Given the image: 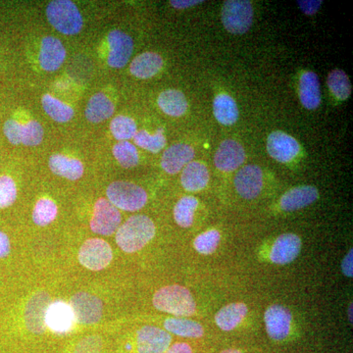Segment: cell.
<instances>
[{
    "mask_svg": "<svg viewBox=\"0 0 353 353\" xmlns=\"http://www.w3.org/2000/svg\"><path fill=\"white\" fill-rule=\"evenodd\" d=\"M213 112L216 120L224 126H232L239 119V108L231 95L220 94L213 102Z\"/></svg>",
    "mask_w": 353,
    "mask_h": 353,
    "instance_id": "obj_28",
    "label": "cell"
},
{
    "mask_svg": "<svg viewBox=\"0 0 353 353\" xmlns=\"http://www.w3.org/2000/svg\"><path fill=\"white\" fill-rule=\"evenodd\" d=\"M44 130L41 123L32 120L23 125L22 143L26 146H37L43 141Z\"/></svg>",
    "mask_w": 353,
    "mask_h": 353,
    "instance_id": "obj_38",
    "label": "cell"
},
{
    "mask_svg": "<svg viewBox=\"0 0 353 353\" xmlns=\"http://www.w3.org/2000/svg\"><path fill=\"white\" fill-rule=\"evenodd\" d=\"M75 320L73 308L69 303L57 301L48 305L46 314V326L54 333H68L73 329Z\"/></svg>",
    "mask_w": 353,
    "mask_h": 353,
    "instance_id": "obj_16",
    "label": "cell"
},
{
    "mask_svg": "<svg viewBox=\"0 0 353 353\" xmlns=\"http://www.w3.org/2000/svg\"><path fill=\"white\" fill-rule=\"evenodd\" d=\"M77 321L83 325H92L101 321L103 304L99 297L88 292H78L71 299Z\"/></svg>",
    "mask_w": 353,
    "mask_h": 353,
    "instance_id": "obj_8",
    "label": "cell"
},
{
    "mask_svg": "<svg viewBox=\"0 0 353 353\" xmlns=\"http://www.w3.org/2000/svg\"><path fill=\"white\" fill-rule=\"evenodd\" d=\"M112 259V248L108 241L101 239L88 240L79 250V261L90 271L106 268Z\"/></svg>",
    "mask_w": 353,
    "mask_h": 353,
    "instance_id": "obj_6",
    "label": "cell"
},
{
    "mask_svg": "<svg viewBox=\"0 0 353 353\" xmlns=\"http://www.w3.org/2000/svg\"><path fill=\"white\" fill-rule=\"evenodd\" d=\"M245 160L243 145L234 139H225L216 150L214 163L216 168L222 172H233L240 168Z\"/></svg>",
    "mask_w": 353,
    "mask_h": 353,
    "instance_id": "obj_15",
    "label": "cell"
},
{
    "mask_svg": "<svg viewBox=\"0 0 353 353\" xmlns=\"http://www.w3.org/2000/svg\"><path fill=\"white\" fill-rule=\"evenodd\" d=\"M108 201L121 210H141L148 203V194L139 185L125 181H116L108 185L106 190Z\"/></svg>",
    "mask_w": 353,
    "mask_h": 353,
    "instance_id": "obj_4",
    "label": "cell"
},
{
    "mask_svg": "<svg viewBox=\"0 0 353 353\" xmlns=\"http://www.w3.org/2000/svg\"><path fill=\"white\" fill-rule=\"evenodd\" d=\"M164 327L168 333L183 336V338L199 339L201 338L204 334L201 324L187 318H168L164 322Z\"/></svg>",
    "mask_w": 353,
    "mask_h": 353,
    "instance_id": "obj_29",
    "label": "cell"
},
{
    "mask_svg": "<svg viewBox=\"0 0 353 353\" xmlns=\"http://www.w3.org/2000/svg\"><path fill=\"white\" fill-rule=\"evenodd\" d=\"M157 233L154 222L145 215H134L116 232V243L124 252L143 250Z\"/></svg>",
    "mask_w": 353,
    "mask_h": 353,
    "instance_id": "obj_1",
    "label": "cell"
},
{
    "mask_svg": "<svg viewBox=\"0 0 353 353\" xmlns=\"http://www.w3.org/2000/svg\"><path fill=\"white\" fill-rule=\"evenodd\" d=\"M297 4H299V8H301V10L303 11L304 14H306V15L311 16L314 15V14L317 13L318 11H319V9L321 8L322 6V1H317V0H315V1H312V0H307V1H305V0H299V1H297Z\"/></svg>",
    "mask_w": 353,
    "mask_h": 353,
    "instance_id": "obj_42",
    "label": "cell"
},
{
    "mask_svg": "<svg viewBox=\"0 0 353 353\" xmlns=\"http://www.w3.org/2000/svg\"><path fill=\"white\" fill-rule=\"evenodd\" d=\"M165 353H192V350L188 343H176L171 345Z\"/></svg>",
    "mask_w": 353,
    "mask_h": 353,
    "instance_id": "obj_46",
    "label": "cell"
},
{
    "mask_svg": "<svg viewBox=\"0 0 353 353\" xmlns=\"http://www.w3.org/2000/svg\"><path fill=\"white\" fill-rule=\"evenodd\" d=\"M163 66V59L158 53L143 52L132 60L130 72L136 78L146 80L159 73Z\"/></svg>",
    "mask_w": 353,
    "mask_h": 353,
    "instance_id": "obj_23",
    "label": "cell"
},
{
    "mask_svg": "<svg viewBox=\"0 0 353 353\" xmlns=\"http://www.w3.org/2000/svg\"><path fill=\"white\" fill-rule=\"evenodd\" d=\"M201 0H172L171 6L176 9H187L201 4Z\"/></svg>",
    "mask_w": 353,
    "mask_h": 353,
    "instance_id": "obj_45",
    "label": "cell"
},
{
    "mask_svg": "<svg viewBox=\"0 0 353 353\" xmlns=\"http://www.w3.org/2000/svg\"><path fill=\"white\" fill-rule=\"evenodd\" d=\"M292 315L290 309L273 304L265 311L264 322L267 334L274 341H283L287 339L292 326Z\"/></svg>",
    "mask_w": 353,
    "mask_h": 353,
    "instance_id": "obj_10",
    "label": "cell"
},
{
    "mask_svg": "<svg viewBox=\"0 0 353 353\" xmlns=\"http://www.w3.org/2000/svg\"><path fill=\"white\" fill-rule=\"evenodd\" d=\"M122 222L119 209L115 208L108 199H99L94 204V215L90 220V229L101 236H111L117 232Z\"/></svg>",
    "mask_w": 353,
    "mask_h": 353,
    "instance_id": "obj_7",
    "label": "cell"
},
{
    "mask_svg": "<svg viewBox=\"0 0 353 353\" xmlns=\"http://www.w3.org/2000/svg\"><path fill=\"white\" fill-rule=\"evenodd\" d=\"M23 125L14 119L7 120L4 124L3 132L9 143L14 145L22 143Z\"/></svg>",
    "mask_w": 353,
    "mask_h": 353,
    "instance_id": "obj_40",
    "label": "cell"
},
{
    "mask_svg": "<svg viewBox=\"0 0 353 353\" xmlns=\"http://www.w3.org/2000/svg\"><path fill=\"white\" fill-rule=\"evenodd\" d=\"M171 334L155 326H143L137 333L138 353H165L170 347Z\"/></svg>",
    "mask_w": 353,
    "mask_h": 353,
    "instance_id": "obj_12",
    "label": "cell"
},
{
    "mask_svg": "<svg viewBox=\"0 0 353 353\" xmlns=\"http://www.w3.org/2000/svg\"><path fill=\"white\" fill-rule=\"evenodd\" d=\"M319 199V192L313 185H301L288 190L281 197V208L287 212L307 208Z\"/></svg>",
    "mask_w": 353,
    "mask_h": 353,
    "instance_id": "obj_20",
    "label": "cell"
},
{
    "mask_svg": "<svg viewBox=\"0 0 353 353\" xmlns=\"http://www.w3.org/2000/svg\"><path fill=\"white\" fill-rule=\"evenodd\" d=\"M99 340L95 338L87 339L80 343L77 347L75 353H99Z\"/></svg>",
    "mask_w": 353,
    "mask_h": 353,
    "instance_id": "obj_41",
    "label": "cell"
},
{
    "mask_svg": "<svg viewBox=\"0 0 353 353\" xmlns=\"http://www.w3.org/2000/svg\"><path fill=\"white\" fill-rule=\"evenodd\" d=\"M48 22L65 36H75L82 31V14L74 2L70 0H54L46 7Z\"/></svg>",
    "mask_w": 353,
    "mask_h": 353,
    "instance_id": "obj_3",
    "label": "cell"
},
{
    "mask_svg": "<svg viewBox=\"0 0 353 353\" xmlns=\"http://www.w3.org/2000/svg\"><path fill=\"white\" fill-rule=\"evenodd\" d=\"M352 307H353V304L350 303V307H348V319H350V322L352 323V311H353Z\"/></svg>",
    "mask_w": 353,
    "mask_h": 353,
    "instance_id": "obj_47",
    "label": "cell"
},
{
    "mask_svg": "<svg viewBox=\"0 0 353 353\" xmlns=\"http://www.w3.org/2000/svg\"><path fill=\"white\" fill-rule=\"evenodd\" d=\"M299 99L303 108L315 110L321 104L320 81L314 72H304L299 80Z\"/></svg>",
    "mask_w": 353,
    "mask_h": 353,
    "instance_id": "obj_21",
    "label": "cell"
},
{
    "mask_svg": "<svg viewBox=\"0 0 353 353\" xmlns=\"http://www.w3.org/2000/svg\"><path fill=\"white\" fill-rule=\"evenodd\" d=\"M157 103L160 109L171 117H181L187 112L189 106L185 94L178 90H164L158 97Z\"/></svg>",
    "mask_w": 353,
    "mask_h": 353,
    "instance_id": "obj_27",
    "label": "cell"
},
{
    "mask_svg": "<svg viewBox=\"0 0 353 353\" xmlns=\"http://www.w3.org/2000/svg\"><path fill=\"white\" fill-rule=\"evenodd\" d=\"M221 234L217 230H209L197 236L194 246L202 255H210L216 252L220 245Z\"/></svg>",
    "mask_w": 353,
    "mask_h": 353,
    "instance_id": "obj_37",
    "label": "cell"
},
{
    "mask_svg": "<svg viewBox=\"0 0 353 353\" xmlns=\"http://www.w3.org/2000/svg\"><path fill=\"white\" fill-rule=\"evenodd\" d=\"M57 203L50 199H41L37 202L32 211V221L39 227L48 226L57 217Z\"/></svg>",
    "mask_w": 353,
    "mask_h": 353,
    "instance_id": "obj_35",
    "label": "cell"
},
{
    "mask_svg": "<svg viewBox=\"0 0 353 353\" xmlns=\"http://www.w3.org/2000/svg\"><path fill=\"white\" fill-rule=\"evenodd\" d=\"M234 188L243 199H256L263 189V172L257 165H246L234 176Z\"/></svg>",
    "mask_w": 353,
    "mask_h": 353,
    "instance_id": "obj_11",
    "label": "cell"
},
{
    "mask_svg": "<svg viewBox=\"0 0 353 353\" xmlns=\"http://www.w3.org/2000/svg\"><path fill=\"white\" fill-rule=\"evenodd\" d=\"M199 208V199L192 196H183L176 202L174 208V219L176 225L182 228L192 226L194 214Z\"/></svg>",
    "mask_w": 353,
    "mask_h": 353,
    "instance_id": "obj_31",
    "label": "cell"
},
{
    "mask_svg": "<svg viewBox=\"0 0 353 353\" xmlns=\"http://www.w3.org/2000/svg\"><path fill=\"white\" fill-rule=\"evenodd\" d=\"M17 199V187L11 176H0V209L12 205Z\"/></svg>",
    "mask_w": 353,
    "mask_h": 353,
    "instance_id": "obj_39",
    "label": "cell"
},
{
    "mask_svg": "<svg viewBox=\"0 0 353 353\" xmlns=\"http://www.w3.org/2000/svg\"><path fill=\"white\" fill-rule=\"evenodd\" d=\"M248 313V308L245 303H230L216 313L215 323L222 331H233L243 321Z\"/></svg>",
    "mask_w": 353,
    "mask_h": 353,
    "instance_id": "obj_25",
    "label": "cell"
},
{
    "mask_svg": "<svg viewBox=\"0 0 353 353\" xmlns=\"http://www.w3.org/2000/svg\"><path fill=\"white\" fill-rule=\"evenodd\" d=\"M10 240L3 232L0 231V259L6 257L10 253Z\"/></svg>",
    "mask_w": 353,
    "mask_h": 353,
    "instance_id": "obj_44",
    "label": "cell"
},
{
    "mask_svg": "<svg viewBox=\"0 0 353 353\" xmlns=\"http://www.w3.org/2000/svg\"><path fill=\"white\" fill-rule=\"evenodd\" d=\"M328 87L332 94L340 101H347L352 94V83L345 71L334 69L328 76Z\"/></svg>",
    "mask_w": 353,
    "mask_h": 353,
    "instance_id": "obj_32",
    "label": "cell"
},
{
    "mask_svg": "<svg viewBox=\"0 0 353 353\" xmlns=\"http://www.w3.org/2000/svg\"><path fill=\"white\" fill-rule=\"evenodd\" d=\"M152 303L157 310L175 317H190L196 313V303L192 292L180 285L161 288L153 296Z\"/></svg>",
    "mask_w": 353,
    "mask_h": 353,
    "instance_id": "obj_2",
    "label": "cell"
},
{
    "mask_svg": "<svg viewBox=\"0 0 353 353\" xmlns=\"http://www.w3.org/2000/svg\"><path fill=\"white\" fill-rule=\"evenodd\" d=\"M303 243L296 234L287 233L281 234L272 246L270 260L276 265L292 263L297 259L301 252Z\"/></svg>",
    "mask_w": 353,
    "mask_h": 353,
    "instance_id": "obj_17",
    "label": "cell"
},
{
    "mask_svg": "<svg viewBox=\"0 0 353 353\" xmlns=\"http://www.w3.org/2000/svg\"><path fill=\"white\" fill-rule=\"evenodd\" d=\"M85 118L90 122L97 123L103 122V121L112 117L114 114V104L110 99L102 92H97L90 97L85 108Z\"/></svg>",
    "mask_w": 353,
    "mask_h": 353,
    "instance_id": "obj_26",
    "label": "cell"
},
{
    "mask_svg": "<svg viewBox=\"0 0 353 353\" xmlns=\"http://www.w3.org/2000/svg\"><path fill=\"white\" fill-rule=\"evenodd\" d=\"M48 166L53 174L68 179L70 181H76L82 178L83 175V165L76 158H70L63 154H53L48 160Z\"/></svg>",
    "mask_w": 353,
    "mask_h": 353,
    "instance_id": "obj_24",
    "label": "cell"
},
{
    "mask_svg": "<svg viewBox=\"0 0 353 353\" xmlns=\"http://www.w3.org/2000/svg\"><path fill=\"white\" fill-rule=\"evenodd\" d=\"M341 272L347 278L353 277V250H350L341 261Z\"/></svg>",
    "mask_w": 353,
    "mask_h": 353,
    "instance_id": "obj_43",
    "label": "cell"
},
{
    "mask_svg": "<svg viewBox=\"0 0 353 353\" xmlns=\"http://www.w3.org/2000/svg\"><path fill=\"white\" fill-rule=\"evenodd\" d=\"M110 131L118 141H129L138 132V126L134 119L128 116L119 115L113 118L110 123Z\"/></svg>",
    "mask_w": 353,
    "mask_h": 353,
    "instance_id": "obj_34",
    "label": "cell"
},
{
    "mask_svg": "<svg viewBox=\"0 0 353 353\" xmlns=\"http://www.w3.org/2000/svg\"><path fill=\"white\" fill-rule=\"evenodd\" d=\"M43 110L57 123H68L75 116V111L68 105L50 94H44L41 99Z\"/></svg>",
    "mask_w": 353,
    "mask_h": 353,
    "instance_id": "obj_30",
    "label": "cell"
},
{
    "mask_svg": "<svg viewBox=\"0 0 353 353\" xmlns=\"http://www.w3.org/2000/svg\"><path fill=\"white\" fill-rule=\"evenodd\" d=\"M113 155L123 168L130 169L139 164V152L130 141H118L113 148Z\"/></svg>",
    "mask_w": 353,
    "mask_h": 353,
    "instance_id": "obj_36",
    "label": "cell"
},
{
    "mask_svg": "<svg viewBox=\"0 0 353 353\" xmlns=\"http://www.w3.org/2000/svg\"><path fill=\"white\" fill-rule=\"evenodd\" d=\"M109 53L108 63L114 69H122L131 59L134 41L126 32L114 30L108 36Z\"/></svg>",
    "mask_w": 353,
    "mask_h": 353,
    "instance_id": "obj_9",
    "label": "cell"
},
{
    "mask_svg": "<svg viewBox=\"0 0 353 353\" xmlns=\"http://www.w3.org/2000/svg\"><path fill=\"white\" fill-rule=\"evenodd\" d=\"M50 297L46 292H38L28 301L25 310V324L32 333L41 334L46 331V314Z\"/></svg>",
    "mask_w": 353,
    "mask_h": 353,
    "instance_id": "obj_14",
    "label": "cell"
},
{
    "mask_svg": "<svg viewBox=\"0 0 353 353\" xmlns=\"http://www.w3.org/2000/svg\"><path fill=\"white\" fill-rule=\"evenodd\" d=\"M209 179L210 174L208 166L201 162L192 161L183 169L181 183L188 192H201L208 187Z\"/></svg>",
    "mask_w": 353,
    "mask_h": 353,
    "instance_id": "obj_22",
    "label": "cell"
},
{
    "mask_svg": "<svg viewBox=\"0 0 353 353\" xmlns=\"http://www.w3.org/2000/svg\"><path fill=\"white\" fill-rule=\"evenodd\" d=\"M253 8L246 0H228L222 7V23L230 34H243L252 27Z\"/></svg>",
    "mask_w": 353,
    "mask_h": 353,
    "instance_id": "obj_5",
    "label": "cell"
},
{
    "mask_svg": "<svg viewBox=\"0 0 353 353\" xmlns=\"http://www.w3.org/2000/svg\"><path fill=\"white\" fill-rule=\"evenodd\" d=\"M194 150L185 143H176L165 150L161 158V167L166 173L175 175L194 160Z\"/></svg>",
    "mask_w": 353,
    "mask_h": 353,
    "instance_id": "obj_18",
    "label": "cell"
},
{
    "mask_svg": "<svg viewBox=\"0 0 353 353\" xmlns=\"http://www.w3.org/2000/svg\"><path fill=\"white\" fill-rule=\"evenodd\" d=\"M66 59V50L60 39L46 37L41 43L39 64L44 71H57Z\"/></svg>",
    "mask_w": 353,
    "mask_h": 353,
    "instance_id": "obj_19",
    "label": "cell"
},
{
    "mask_svg": "<svg viewBox=\"0 0 353 353\" xmlns=\"http://www.w3.org/2000/svg\"><path fill=\"white\" fill-rule=\"evenodd\" d=\"M134 141L139 148L152 153L161 152L166 145V138L162 129L158 130L154 134H150L145 130H141L137 132L136 136L134 137Z\"/></svg>",
    "mask_w": 353,
    "mask_h": 353,
    "instance_id": "obj_33",
    "label": "cell"
},
{
    "mask_svg": "<svg viewBox=\"0 0 353 353\" xmlns=\"http://www.w3.org/2000/svg\"><path fill=\"white\" fill-rule=\"evenodd\" d=\"M221 353H241V352L239 350H234V348H229V350H223Z\"/></svg>",
    "mask_w": 353,
    "mask_h": 353,
    "instance_id": "obj_48",
    "label": "cell"
},
{
    "mask_svg": "<svg viewBox=\"0 0 353 353\" xmlns=\"http://www.w3.org/2000/svg\"><path fill=\"white\" fill-rule=\"evenodd\" d=\"M267 152L273 159L281 163L292 161L301 152V145L296 139L282 131H275L267 139Z\"/></svg>",
    "mask_w": 353,
    "mask_h": 353,
    "instance_id": "obj_13",
    "label": "cell"
}]
</instances>
